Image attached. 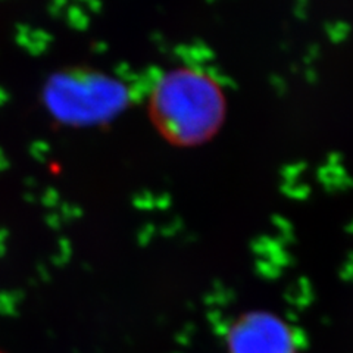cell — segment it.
Returning <instances> with one entry per match:
<instances>
[{
  "instance_id": "7a4b0ae2",
  "label": "cell",
  "mask_w": 353,
  "mask_h": 353,
  "mask_svg": "<svg viewBox=\"0 0 353 353\" xmlns=\"http://www.w3.org/2000/svg\"><path fill=\"white\" fill-rule=\"evenodd\" d=\"M233 353H289L290 340L277 319L252 316L236 325L231 336Z\"/></svg>"
},
{
  "instance_id": "6da1fadb",
  "label": "cell",
  "mask_w": 353,
  "mask_h": 353,
  "mask_svg": "<svg viewBox=\"0 0 353 353\" xmlns=\"http://www.w3.org/2000/svg\"><path fill=\"white\" fill-rule=\"evenodd\" d=\"M224 97L205 74L172 71L154 87L150 114L163 137L175 145H196L212 137L224 118Z\"/></svg>"
}]
</instances>
